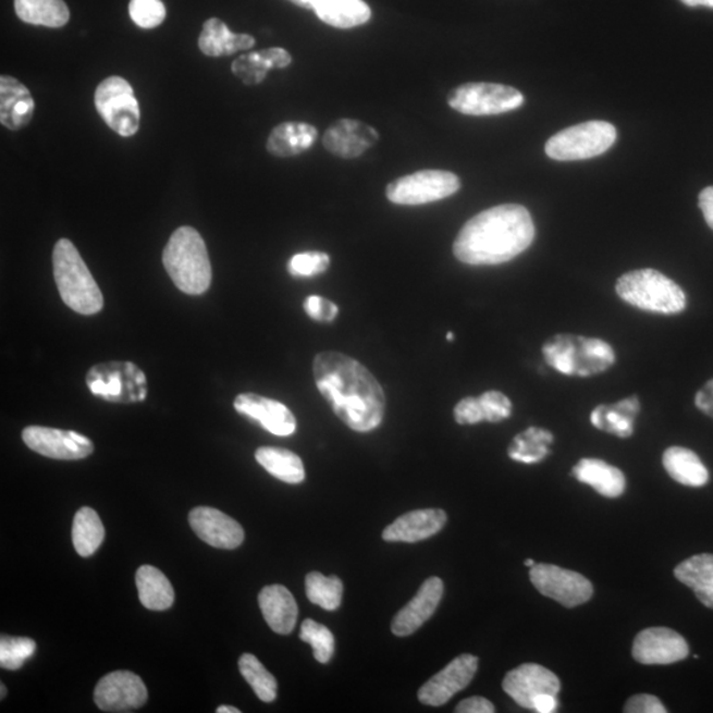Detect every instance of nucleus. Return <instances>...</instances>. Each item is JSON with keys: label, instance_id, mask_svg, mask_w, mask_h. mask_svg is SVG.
Returning <instances> with one entry per match:
<instances>
[{"label": "nucleus", "instance_id": "18", "mask_svg": "<svg viewBox=\"0 0 713 713\" xmlns=\"http://www.w3.org/2000/svg\"><path fill=\"white\" fill-rule=\"evenodd\" d=\"M188 519L195 534L214 549L234 550L244 543L245 531L237 520L214 507H196Z\"/></svg>", "mask_w": 713, "mask_h": 713}, {"label": "nucleus", "instance_id": "3", "mask_svg": "<svg viewBox=\"0 0 713 713\" xmlns=\"http://www.w3.org/2000/svg\"><path fill=\"white\" fill-rule=\"evenodd\" d=\"M163 265L180 291L188 295L207 293L212 283L206 242L190 226L179 228L164 247Z\"/></svg>", "mask_w": 713, "mask_h": 713}, {"label": "nucleus", "instance_id": "16", "mask_svg": "<svg viewBox=\"0 0 713 713\" xmlns=\"http://www.w3.org/2000/svg\"><path fill=\"white\" fill-rule=\"evenodd\" d=\"M479 667V659L472 654H462L448 663L442 672L420 687L418 698L426 705L440 706L448 703L457 692L468 687Z\"/></svg>", "mask_w": 713, "mask_h": 713}, {"label": "nucleus", "instance_id": "49", "mask_svg": "<svg viewBox=\"0 0 713 713\" xmlns=\"http://www.w3.org/2000/svg\"><path fill=\"white\" fill-rule=\"evenodd\" d=\"M696 405L700 411L713 418V380L706 382L697 394Z\"/></svg>", "mask_w": 713, "mask_h": 713}, {"label": "nucleus", "instance_id": "1", "mask_svg": "<svg viewBox=\"0 0 713 713\" xmlns=\"http://www.w3.org/2000/svg\"><path fill=\"white\" fill-rule=\"evenodd\" d=\"M314 376L321 395L351 430L370 432L381 426L386 396L364 365L343 353L322 352L315 357Z\"/></svg>", "mask_w": 713, "mask_h": 713}, {"label": "nucleus", "instance_id": "42", "mask_svg": "<svg viewBox=\"0 0 713 713\" xmlns=\"http://www.w3.org/2000/svg\"><path fill=\"white\" fill-rule=\"evenodd\" d=\"M128 12L136 26L145 29L159 27L167 16L165 5L161 0H132Z\"/></svg>", "mask_w": 713, "mask_h": 713}, {"label": "nucleus", "instance_id": "34", "mask_svg": "<svg viewBox=\"0 0 713 713\" xmlns=\"http://www.w3.org/2000/svg\"><path fill=\"white\" fill-rule=\"evenodd\" d=\"M15 12L24 23L48 28L64 27L71 19L64 0H15Z\"/></svg>", "mask_w": 713, "mask_h": 713}, {"label": "nucleus", "instance_id": "4", "mask_svg": "<svg viewBox=\"0 0 713 713\" xmlns=\"http://www.w3.org/2000/svg\"><path fill=\"white\" fill-rule=\"evenodd\" d=\"M53 275L61 299L74 312L90 316L102 311L103 296L88 266L72 241H58L53 249Z\"/></svg>", "mask_w": 713, "mask_h": 713}, {"label": "nucleus", "instance_id": "56", "mask_svg": "<svg viewBox=\"0 0 713 713\" xmlns=\"http://www.w3.org/2000/svg\"><path fill=\"white\" fill-rule=\"evenodd\" d=\"M0 687H2V699H3V698H4V693L8 692V690H5L4 685H2V686H0Z\"/></svg>", "mask_w": 713, "mask_h": 713}, {"label": "nucleus", "instance_id": "19", "mask_svg": "<svg viewBox=\"0 0 713 713\" xmlns=\"http://www.w3.org/2000/svg\"><path fill=\"white\" fill-rule=\"evenodd\" d=\"M234 408L238 414L258 421L272 435L290 437L296 431L294 414L281 402L246 393L235 398Z\"/></svg>", "mask_w": 713, "mask_h": 713}, {"label": "nucleus", "instance_id": "50", "mask_svg": "<svg viewBox=\"0 0 713 713\" xmlns=\"http://www.w3.org/2000/svg\"><path fill=\"white\" fill-rule=\"evenodd\" d=\"M699 207L702 209L705 222L713 231V187L705 188L699 196Z\"/></svg>", "mask_w": 713, "mask_h": 713}, {"label": "nucleus", "instance_id": "48", "mask_svg": "<svg viewBox=\"0 0 713 713\" xmlns=\"http://www.w3.org/2000/svg\"><path fill=\"white\" fill-rule=\"evenodd\" d=\"M455 712L457 713H493L495 712L494 705L488 699L481 697H474L463 700L458 703Z\"/></svg>", "mask_w": 713, "mask_h": 713}, {"label": "nucleus", "instance_id": "17", "mask_svg": "<svg viewBox=\"0 0 713 713\" xmlns=\"http://www.w3.org/2000/svg\"><path fill=\"white\" fill-rule=\"evenodd\" d=\"M635 660L642 665H672L687 659L688 644L677 631L668 628H649L636 637Z\"/></svg>", "mask_w": 713, "mask_h": 713}, {"label": "nucleus", "instance_id": "10", "mask_svg": "<svg viewBox=\"0 0 713 713\" xmlns=\"http://www.w3.org/2000/svg\"><path fill=\"white\" fill-rule=\"evenodd\" d=\"M460 189V180L455 173L427 170L395 180L389 185L386 195L398 206H425L443 200Z\"/></svg>", "mask_w": 713, "mask_h": 713}, {"label": "nucleus", "instance_id": "11", "mask_svg": "<svg viewBox=\"0 0 713 713\" xmlns=\"http://www.w3.org/2000/svg\"><path fill=\"white\" fill-rule=\"evenodd\" d=\"M523 93L500 84H465L451 93L448 103L458 113L495 115L523 107Z\"/></svg>", "mask_w": 713, "mask_h": 713}, {"label": "nucleus", "instance_id": "22", "mask_svg": "<svg viewBox=\"0 0 713 713\" xmlns=\"http://www.w3.org/2000/svg\"><path fill=\"white\" fill-rule=\"evenodd\" d=\"M378 133L373 127L353 120H341L327 130L324 146L328 151L345 159L361 157L376 145Z\"/></svg>", "mask_w": 713, "mask_h": 713}, {"label": "nucleus", "instance_id": "30", "mask_svg": "<svg viewBox=\"0 0 713 713\" xmlns=\"http://www.w3.org/2000/svg\"><path fill=\"white\" fill-rule=\"evenodd\" d=\"M681 585L691 588L706 607L713 610V555L700 554L688 557L674 570Z\"/></svg>", "mask_w": 713, "mask_h": 713}, {"label": "nucleus", "instance_id": "9", "mask_svg": "<svg viewBox=\"0 0 713 713\" xmlns=\"http://www.w3.org/2000/svg\"><path fill=\"white\" fill-rule=\"evenodd\" d=\"M98 114L122 136H133L140 125V109L132 85L122 77H109L98 85L95 95Z\"/></svg>", "mask_w": 713, "mask_h": 713}, {"label": "nucleus", "instance_id": "33", "mask_svg": "<svg viewBox=\"0 0 713 713\" xmlns=\"http://www.w3.org/2000/svg\"><path fill=\"white\" fill-rule=\"evenodd\" d=\"M663 467L673 480L685 487L700 488L710 481L709 469L699 456L681 446H672L663 454Z\"/></svg>", "mask_w": 713, "mask_h": 713}, {"label": "nucleus", "instance_id": "20", "mask_svg": "<svg viewBox=\"0 0 713 713\" xmlns=\"http://www.w3.org/2000/svg\"><path fill=\"white\" fill-rule=\"evenodd\" d=\"M443 593L442 579H427L410 603L396 613L392 623L393 635L396 637L414 635L437 612Z\"/></svg>", "mask_w": 713, "mask_h": 713}, {"label": "nucleus", "instance_id": "29", "mask_svg": "<svg viewBox=\"0 0 713 713\" xmlns=\"http://www.w3.org/2000/svg\"><path fill=\"white\" fill-rule=\"evenodd\" d=\"M312 10L321 22L341 29L362 26L371 17L364 0H312Z\"/></svg>", "mask_w": 713, "mask_h": 713}, {"label": "nucleus", "instance_id": "37", "mask_svg": "<svg viewBox=\"0 0 713 713\" xmlns=\"http://www.w3.org/2000/svg\"><path fill=\"white\" fill-rule=\"evenodd\" d=\"M553 442V433L543 428L530 427L514 438L513 443L508 446V456L518 463H541L550 455L549 446Z\"/></svg>", "mask_w": 713, "mask_h": 713}, {"label": "nucleus", "instance_id": "47", "mask_svg": "<svg viewBox=\"0 0 713 713\" xmlns=\"http://www.w3.org/2000/svg\"><path fill=\"white\" fill-rule=\"evenodd\" d=\"M626 713H666L665 705L660 702V699L653 696H636L628 700L625 705Z\"/></svg>", "mask_w": 713, "mask_h": 713}, {"label": "nucleus", "instance_id": "21", "mask_svg": "<svg viewBox=\"0 0 713 713\" xmlns=\"http://www.w3.org/2000/svg\"><path fill=\"white\" fill-rule=\"evenodd\" d=\"M442 508H421L403 514L383 530V541L415 543L437 536L446 524Z\"/></svg>", "mask_w": 713, "mask_h": 713}, {"label": "nucleus", "instance_id": "41", "mask_svg": "<svg viewBox=\"0 0 713 713\" xmlns=\"http://www.w3.org/2000/svg\"><path fill=\"white\" fill-rule=\"evenodd\" d=\"M36 642L27 637L0 638V666L5 669L22 668L24 662L35 654Z\"/></svg>", "mask_w": 713, "mask_h": 713}, {"label": "nucleus", "instance_id": "45", "mask_svg": "<svg viewBox=\"0 0 713 713\" xmlns=\"http://www.w3.org/2000/svg\"><path fill=\"white\" fill-rule=\"evenodd\" d=\"M303 307L309 318L319 322H332L339 315L336 304L319 295L308 296Z\"/></svg>", "mask_w": 713, "mask_h": 713}, {"label": "nucleus", "instance_id": "26", "mask_svg": "<svg viewBox=\"0 0 713 713\" xmlns=\"http://www.w3.org/2000/svg\"><path fill=\"white\" fill-rule=\"evenodd\" d=\"M256 45V40L250 35L233 34L226 24L220 19L212 17L204 23L200 37H198V47L204 54L209 58H221V56H231L239 51H246Z\"/></svg>", "mask_w": 713, "mask_h": 713}, {"label": "nucleus", "instance_id": "13", "mask_svg": "<svg viewBox=\"0 0 713 713\" xmlns=\"http://www.w3.org/2000/svg\"><path fill=\"white\" fill-rule=\"evenodd\" d=\"M22 437L29 450L56 460H81L95 451L90 439L74 431L30 426L24 428Z\"/></svg>", "mask_w": 713, "mask_h": 713}, {"label": "nucleus", "instance_id": "40", "mask_svg": "<svg viewBox=\"0 0 713 713\" xmlns=\"http://www.w3.org/2000/svg\"><path fill=\"white\" fill-rule=\"evenodd\" d=\"M300 640L311 644L315 660L320 663H328L334 654V637L327 626L314 622L311 618L304 619L300 629Z\"/></svg>", "mask_w": 713, "mask_h": 713}, {"label": "nucleus", "instance_id": "53", "mask_svg": "<svg viewBox=\"0 0 713 713\" xmlns=\"http://www.w3.org/2000/svg\"><path fill=\"white\" fill-rule=\"evenodd\" d=\"M291 2L299 5V8L312 10V0H291Z\"/></svg>", "mask_w": 713, "mask_h": 713}, {"label": "nucleus", "instance_id": "43", "mask_svg": "<svg viewBox=\"0 0 713 713\" xmlns=\"http://www.w3.org/2000/svg\"><path fill=\"white\" fill-rule=\"evenodd\" d=\"M330 265L331 258L327 253L306 251L291 258L287 268L295 278H312L324 274Z\"/></svg>", "mask_w": 713, "mask_h": 713}, {"label": "nucleus", "instance_id": "24", "mask_svg": "<svg viewBox=\"0 0 713 713\" xmlns=\"http://www.w3.org/2000/svg\"><path fill=\"white\" fill-rule=\"evenodd\" d=\"M258 603L266 623L276 635L287 636L295 629L299 610L287 588L279 585L265 587Z\"/></svg>", "mask_w": 713, "mask_h": 713}, {"label": "nucleus", "instance_id": "52", "mask_svg": "<svg viewBox=\"0 0 713 713\" xmlns=\"http://www.w3.org/2000/svg\"><path fill=\"white\" fill-rule=\"evenodd\" d=\"M217 713H241L238 709L232 705H221L216 710Z\"/></svg>", "mask_w": 713, "mask_h": 713}, {"label": "nucleus", "instance_id": "32", "mask_svg": "<svg viewBox=\"0 0 713 713\" xmlns=\"http://www.w3.org/2000/svg\"><path fill=\"white\" fill-rule=\"evenodd\" d=\"M136 588L143 606L150 611H167L175 601L171 581L158 568L142 566L135 575Z\"/></svg>", "mask_w": 713, "mask_h": 713}, {"label": "nucleus", "instance_id": "44", "mask_svg": "<svg viewBox=\"0 0 713 713\" xmlns=\"http://www.w3.org/2000/svg\"><path fill=\"white\" fill-rule=\"evenodd\" d=\"M480 402L485 420L491 421V423H500V421L512 415V402L501 392L491 390V392L483 393L480 396Z\"/></svg>", "mask_w": 713, "mask_h": 713}, {"label": "nucleus", "instance_id": "54", "mask_svg": "<svg viewBox=\"0 0 713 713\" xmlns=\"http://www.w3.org/2000/svg\"><path fill=\"white\" fill-rule=\"evenodd\" d=\"M525 566H526V567H530V568H531V567H534V566H536V562L532 561V560H527V561L525 562Z\"/></svg>", "mask_w": 713, "mask_h": 713}, {"label": "nucleus", "instance_id": "51", "mask_svg": "<svg viewBox=\"0 0 713 713\" xmlns=\"http://www.w3.org/2000/svg\"><path fill=\"white\" fill-rule=\"evenodd\" d=\"M690 8H698V5H704V8L713 9V0H680Z\"/></svg>", "mask_w": 713, "mask_h": 713}, {"label": "nucleus", "instance_id": "12", "mask_svg": "<svg viewBox=\"0 0 713 713\" xmlns=\"http://www.w3.org/2000/svg\"><path fill=\"white\" fill-rule=\"evenodd\" d=\"M530 580L539 593L566 607L586 604L593 597L592 582L585 576L553 564H536L531 567Z\"/></svg>", "mask_w": 713, "mask_h": 713}, {"label": "nucleus", "instance_id": "6", "mask_svg": "<svg viewBox=\"0 0 713 713\" xmlns=\"http://www.w3.org/2000/svg\"><path fill=\"white\" fill-rule=\"evenodd\" d=\"M616 293L630 306L648 312L675 315L687 307V296L680 285L656 270L626 272L617 281Z\"/></svg>", "mask_w": 713, "mask_h": 713}, {"label": "nucleus", "instance_id": "39", "mask_svg": "<svg viewBox=\"0 0 713 713\" xmlns=\"http://www.w3.org/2000/svg\"><path fill=\"white\" fill-rule=\"evenodd\" d=\"M239 672L256 692V696L265 703L274 702L278 692V684L274 675L268 672L256 655L246 653L238 661Z\"/></svg>", "mask_w": 713, "mask_h": 713}, {"label": "nucleus", "instance_id": "8", "mask_svg": "<svg viewBox=\"0 0 713 713\" xmlns=\"http://www.w3.org/2000/svg\"><path fill=\"white\" fill-rule=\"evenodd\" d=\"M86 383L90 393L103 401L136 403L147 398V378L133 362L97 364L86 374Z\"/></svg>", "mask_w": 713, "mask_h": 713}, {"label": "nucleus", "instance_id": "35", "mask_svg": "<svg viewBox=\"0 0 713 713\" xmlns=\"http://www.w3.org/2000/svg\"><path fill=\"white\" fill-rule=\"evenodd\" d=\"M259 465L268 470L275 479L291 485H296L306 480V469L302 458L288 450L274 448V446H262L256 452Z\"/></svg>", "mask_w": 713, "mask_h": 713}, {"label": "nucleus", "instance_id": "25", "mask_svg": "<svg viewBox=\"0 0 713 713\" xmlns=\"http://www.w3.org/2000/svg\"><path fill=\"white\" fill-rule=\"evenodd\" d=\"M573 475L606 499H617L625 492L626 481L622 470L598 458H582L575 465Z\"/></svg>", "mask_w": 713, "mask_h": 713}, {"label": "nucleus", "instance_id": "46", "mask_svg": "<svg viewBox=\"0 0 713 713\" xmlns=\"http://www.w3.org/2000/svg\"><path fill=\"white\" fill-rule=\"evenodd\" d=\"M455 420L458 425H479L485 421L480 398H464L455 407Z\"/></svg>", "mask_w": 713, "mask_h": 713}, {"label": "nucleus", "instance_id": "2", "mask_svg": "<svg viewBox=\"0 0 713 713\" xmlns=\"http://www.w3.org/2000/svg\"><path fill=\"white\" fill-rule=\"evenodd\" d=\"M536 237L531 214L523 206L505 204L483 210L465 223L454 244L463 263L493 266L523 254Z\"/></svg>", "mask_w": 713, "mask_h": 713}, {"label": "nucleus", "instance_id": "38", "mask_svg": "<svg viewBox=\"0 0 713 713\" xmlns=\"http://www.w3.org/2000/svg\"><path fill=\"white\" fill-rule=\"evenodd\" d=\"M306 593L312 604L333 612L339 610L343 601L344 585L337 576H324L314 570L307 575Z\"/></svg>", "mask_w": 713, "mask_h": 713}, {"label": "nucleus", "instance_id": "55", "mask_svg": "<svg viewBox=\"0 0 713 713\" xmlns=\"http://www.w3.org/2000/svg\"><path fill=\"white\" fill-rule=\"evenodd\" d=\"M446 340L448 341H454L455 340V334L454 333H446Z\"/></svg>", "mask_w": 713, "mask_h": 713}, {"label": "nucleus", "instance_id": "28", "mask_svg": "<svg viewBox=\"0 0 713 713\" xmlns=\"http://www.w3.org/2000/svg\"><path fill=\"white\" fill-rule=\"evenodd\" d=\"M641 410L637 396L619 401L615 405H601L591 414V423L601 431L618 438H629L635 432V419Z\"/></svg>", "mask_w": 713, "mask_h": 713}, {"label": "nucleus", "instance_id": "27", "mask_svg": "<svg viewBox=\"0 0 713 713\" xmlns=\"http://www.w3.org/2000/svg\"><path fill=\"white\" fill-rule=\"evenodd\" d=\"M293 63V58L283 48H269L263 51L250 52L241 56L232 65V71L242 83L258 85L263 83L269 71L282 70Z\"/></svg>", "mask_w": 713, "mask_h": 713}, {"label": "nucleus", "instance_id": "7", "mask_svg": "<svg viewBox=\"0 0 713 713\" xmlns=\"http://www.w3.org/2000/svg\"><path fill=\"white\" fill-rule=\"evenodd\" d=\"M616 138L610 122L589 121L555 134L545 145V153L561 161L591 159L610 150Z\"/></svg>", "mask_w": 713, "mask_h": 713}, {"label": "nucleus", "instance_id": "5", "mask_svg": "<svg viewBox=\"0 0 713 713\" xmlns=\"http://www.w3.org/2000/svg\"><path fill=\"white\" fill-rule=\"evenodd\" d=\"M542 352L544 361L564 376H597L616 362L615 351L604 340L575 334H556L545 341Z\"/></svg>", "mask_w": 713, "mask_h": 713}, {"label": "nucleus", "instance_id": "36", "mask_svg": "<svg viewBox=\"0 0 713 713\" xmlns=\"http://www.w3.org/2000/svg\"><path fill=\"white\" fill-rule=\"evenodd\" d=\"M105 527L101 518L91 507H81L73 519L72 541L74 550L83 557H89L101 548Z\"/></svg>", "mask_w": 713, "mask_h": 713}, {"label": "nucleus", "instance_id": "15", "mask_svg": "<svg viewBox=\"0 0 713 713\" xmlns=\"http://www.w3.org/2000/svg\"><path fill=\"white\" fill-rule=\"evenodd\" d=\"M148 692L138 675L114 672L98 681L95 702L105 712H132L147 702Z\"/></svg>", "mask_w": 713, "mask_h": 713}, {"label": "nucleus", "instance_id": "31", "mask_svg": "<svg viewBox=\"0 0 713 713\" xmlns=\"http://www.w3.org/2000/svg\"><path fill=\"white\" fill-rule=\"evenodd\" d=\"M318 138V130L308 123L284 122L272 130L268 140V150L275 157H294L307 151Z\"/></svg>", "mask_w": 713, "mask_h": 713}, {"label": "nucleus", "instance_id": "14", "mask_svg": "<svg viewBox=\"0 0 713 713\" xmlns=\"http://www.w3.org/2000/svg\"><path fill=\"white\" fill-rule=\"evenodd\" d=\"M502 688L514 702L534 711L536 702L543 696L561 692V680L553 672L537 663H525L506 674Z\"/></svg>", "mask_w": 713, "mask_h": 713}, {"label": "nucleus", "instance_id": "23", "mask_svg": "<svg viewBox=\"0 0 713 713\" xmlns=\"http://www.w3.org/2000/svg\"><path fill=\"white\" fill-rule=\"evenodd\" d=\"M35 101L29 90L14 77H0V122L11 132L29 125Z\"/></svg>", "mask_w": 713, "mask_h": 713}]
</instances>
